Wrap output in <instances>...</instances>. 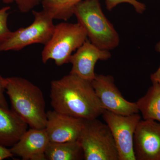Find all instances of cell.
<instances>
[{
    "mask_svg": "<svg viewBox=\"0 0 160 160\" xmlns=\"http://www.w3.org/2000/svg\"><path fill=\"white\" fill-rule=\"evenodd\" d=\"M5 85H6V78L0 75V107L8 109L9 106H8V103L4 94L6 92Z\"/></svg>",
    "mask_w": 160,
    "mask_h": 160,
    "instance_id": "cell-20",
    "label": "cell"
},
{
    "mask_svg": "<svg viewBox=\"0 0 160 160\" xmlns=\"http://www.w3.org/2000/svg\"><path fill=\"white\" fill-rule=\"evenodd\" d=\"M46 160H84V152L78 141L49 142L45 151Z\"/></svg>",
    "mask_w": 160,
    "mask_h": 160,
    "instance_id": "cell-15",
    "label": "cell"
},
{
    "mask_svg": "<svg viewBox=\"0 0 160 160\" xmlns=\"http://www.w3.org/2000/svg\"><path fill=\"white\" fill-rule=\"evenodd\" d=\"M84 120L58 112H47L46 130L49 142H65L78 141Z\"/></svg>",
    "mask_w": 160,
    "mask_h": 160,
    "instance_id": "cell-10",
    "label": "cell"
},
{
    "mask_svg": "<svg viewBox=\"0 0 160 160\" xmlns=\"http://www.w3.org/2000/svg\"><path fill=\"white\" fill-rule=\"evenodd\" d=\"M111 57L110 51L98 48L86 40L72 54L69 62L72 65L70 73L92 81L95 78L94 69L98 61H107Z\"/></svg>",
    "mask_w": 160,
    "mask_h": 160,
    "instance_id": "cell-11",
    "label": "cell"
},
{
    "mask_svg": "<svg viewBox=\"0 0 160 160\" xmlns=\"http://www.w3.org/2000/svg\"><path fill=\"white\" fill-rule=\"evenodd\" d=\"M10 7L5 6L0 9V41L4 39L10 34L11 31L9 30L7 25L8 12Z\"/></svg>",
    "mask_w": 160,
    "mask_h": 160,
    "instance_id": "cell-19",
    "label": "cell"
},
{
    "mask_svg": "<svg viewBox=\"0 0 160 160\" xmlns=\"http://www.w3.org/2000/svg\"><path fill=\"white\" fill-rule=\"evenodd\" d=\"M92 84L105 110L124 115L139 112L136 102H129L123 97L112 76L96 74Z\"/></svg>",
    "mask_w": 160,
    "mask_h": 160,
    "instance_id": "cell-8",
    "label": "cell"
},
{
    "mask_svg": "<svg viewBox=\"0 0 160 160\" xmlns=\"http://www.w3.org/2000/svg\"><path fill=\"white\" fill-rule=\"evenodd\" d=\"M73 15L89 41L98 48L110 51L119 45V35L103 12L99 0H82L75 7Z\"/></svg>",
    "mask_w": 160,
    "mask_h": 160,
    "instance_id": "cell-3",
    "label": "cell"
},
{
    "mask_svg": "<svg viewBox=\"0 0 160 160\" xmlns=\"http://www.w3.org/2000/svg\"><path fill=\"white\" fill-rule=\"evenodd\" d=\"M102 116L114 138L119 160H136L133 137L138 123L141 120L140 115L137 113L124 115L105 110Z\"/></svg>",
    "mask_w": 160,
    "mask_h": 160,
    "instance_id": "cell-7",
    "label": "cell"
},
{
    "mask_svg": "<svg viewBox=\"0 0 160 160\" xmlns=\"http://www.w3.org/2000/svg\"><path fill=\"white\" fill-rule=\"evenodd\" d=\"M155 49L160 54V41L157 43L155 46ZM150 79L151 82H157L160 84V65L157 70L153 73H152L150 75Z\"/></svg>",
    "mask_w": 160,
    "mask_h": 160,
    "instance_id": "cell-21",
    "label": "cell"
},
{
    "mask_svg": "<svg viewBox=\"0 0 160 160\" xmlns=\"http://www.w3.org/2000/svg\"><path fill=\"white\" fill-rule=\"evenodd\" d=\"M13 156V155L10 151V149L0 145V160L6 159Z\"/></svg>",
    "mask_w": 160,
    "mask_h": 160,
    "instance_id": "cell-22",
    "label": "cell"
},
{
    "mask_svg": "<svg viewBox=\"0 0 160 160\" xmlns=\"http://www.w3.org/2000/svg\"><path fill=\"white\" fill-rule=\"evenodd\" d=\"M159 1H160V0H159Z\"/></svg>",
    "mask_w": 160,
    "mask_h": 160,
    "instance_id": "cell-23",
    "label": "cell"
},
{
    "mask_svg": "<svg viewBox=\"0 0 160 160\" xmlns=\"http://www.w3.org/2000/svg\"><path fill=\"white\" fill-rule=\"evenodd\" d=\"M136 160H160V123L142 120L133 137Z\"/></svg>",
    "mask_w": 160,
    "mask_h": 160,
    "instance_id": "cell-9",
    "label": "cell"
},
{
    "mask_svg": "<svg viewBox=\"0 0 160 160\" xmlns=\"http://www.w3.org/2000/svg\"><path fill=\"white\" fill-rule=\"evenodd\" d=\"M34 20L31 25L11 32L7 37L0 41V52L19 51L34 44L45 46L51 38L55 26L53 19L42 10H32Z\"/></svg>",
    "mask_w": 160,
    "mask_h": 160,
    "instance_id": "cell-6",
    "label": "cell"
},
{
    "mask_svg": "<svg viewBox=\"0 0 160 160\" xmlns=\"http://www.w3.org/2000/svg\"><path fill=\"white\" fill-rule=\"evenodd\" d=\"M49 142L45 129L27 130L10 148L13 156L23 160H46L45 151Z\"/></svg>",
    "mask_w": 160,
    "mask_h": 160,
    "instance_id": "cell-12",
    "label": "cell"
},
{
    "mask_svg": "<svg viewBox=\"0 0 160 160\" xmlns=\"http://www.w3.org/2000/svg\"><path fill=\"white\" fill-rule=\"evenodd\" d=\"M85 29L78 22H62L55 26L51 38L45 45L42 52V60L46 64L54 60L58 66L69 63L73 52L87 40Z\"/></svg>",
    "mask_w": 160,
    "mask_h": 160,
    "instance_id": "cell-4",
    "label": "cell"
},
{
    "mask_svg": "<svg viewBox=\"0 0 160 160\" xmlns=\"http://www.w3.org/2000/svg\"><path fill=\"white\" fill-rule=\"evenodd\" d=\"M82 0H43V10L53 20L66 22L73 15L75 6Z\"/></svg>",
    "mask_w": 160,
    "mask_h": 160,
    "instance_id": "cell-16",
    "label": "cell"
},
{
    "mask_svg": "<svg viewBox=\"0 0 160 160\" xmlns=\"http://www.w3.org/2000/svg\"><path fill=\"white\" fill-rule=\"evenodd\" d=\"M50 98L53 110L84 120L98 118L105 110L91 81L73 73L52 81Z\"/></svg>",
    "mask_w": 160,
    "mask_h": 160,
    "instance_id": "cell-1",
    "label": "cell"
},
{
    "mask_svg": "<svg viewBox=\"0 0 160 160\" xmlns=\"http://www.w3.org/2000/svg\"><path fill=\"white\" fill-rule=\"evenodd\" d=\"M28 126L12 109L0 107V145L6 147L13 146Z\"/></svg>",
    "mask_w": 160,
    "mask_h": 160,
    "instance_id": "cell-13",
    "label": "cell"
},
{
    "mask_svg": "<svg viewBox=\"0 0 160 160\" xmlns=\"http://www.w3.org/2000/svg\"><path fill=\"white\" fill-rule=\"evenodd\" d=\"M6 4L14 3L20 12L27 13L32 11L36 7L42 4L43 0H2Z\"/></svg>",
    "mask_w": 160,
    "mask_h": 160,
    "instance_id": "cell-18",
    "label": "cell"
},
{
    "mask_svg": "<svg viewBox=\"0 0 160 160\" xmlns=\"http://www.w3.org/2000/svg\"><path fill=\"white\" fill-rule=\"evenodd\" d=\"M106 9L111 11L117 6L122 3H127L134 8L135 11L138 14H142L146 11V6L144 3L138 0H105Z\"/></svg>",
    "mask_w": 160,
    "mask_h": 160,
    "instance_id": "cell-17",
    "label": "cell"
},
{
    "mask_svg": "<svg viewBox=\"0 0 160 160\" xmlns=\"http://www.w3.org/2000/svg\"><path fill=\"white\" fill-rule=\"evenodd\" d=\"M5 89L12 109L30 128L45 129L47 112L42 90L29 80L18 77L6 78Z\"/></svg>",
    "mask_w": 160,
    "mask_h": 160,
    "instance_id": "cell-2",
    "label": "cell"
},
{
    "mask_svg": "<svg viewBox=\"0 0 160 160\" xmlns=\"http://www.w3.org/2000/svg\"><path fill=\"white\" fill-rule=\"evenodd\" d=\"M152 85L146 94L136 102L143 119L160 123V84L152 82Z\"/></svg>",
    "mask_w": 160,
    "mask_h": 160,
    "instance_id": "cell-14",
    "label": "cell"
},
{
    "mask_svg": "<svg viewBox=\"0 0 160 160\" xmlns=\"http://www.w3.org/2000/svg\"><path fill=\"white\" fill-rule=\"evenodd\" d=\"M78 141L84 152V160H119L109 127L98 118L84 120Z\"/></svg>",
    "mask_w": 160,
    "mask_h": 160,
    "instance_id": "cell-5",
    "label": "cell"
}]
</instances>
